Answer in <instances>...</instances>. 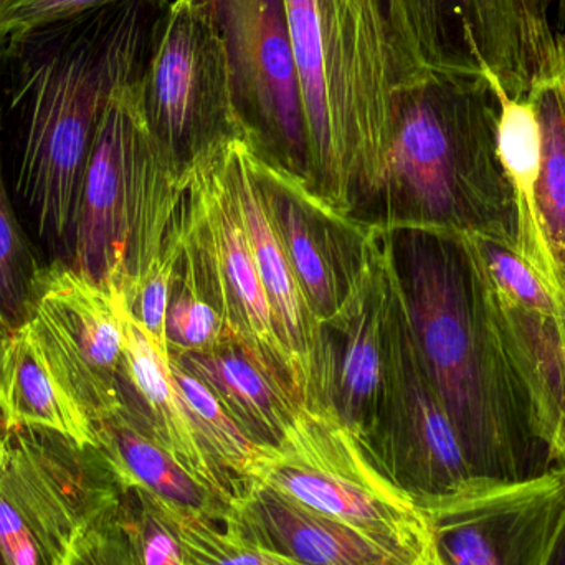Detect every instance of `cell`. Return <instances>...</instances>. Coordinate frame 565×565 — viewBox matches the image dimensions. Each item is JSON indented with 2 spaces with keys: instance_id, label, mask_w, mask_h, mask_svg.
<instances>
[{
  "instance_id": "obj_28",
  "label": "cell",
  "mask_w": 565,
  "mask_h": 565,
  "mask_svg": "<svg viewBox=\"0 0 565 565\" xmlns=\"http://www.w3.org/2000/svg\"><path fill=\"white\" fill-rule=\"evenodd\" d=\"M169 365L209 454L234 481L241 493V501L244 500L254 487L252 468L260 445L254 444L244 434L234 418L227 414L224 405L215 397L214 392L201 379L185 371L171 355H169Z\"/></svg>"
},
{
  "instance_id": "obj_11",
  "label": "cell",
  "mask_w": 565,
  "mask_h": 565,
  "mask_svg": "<svg viewBox=\"0 0 565 565\" xmlns=\"http://www.w3.org/2000/svg\"><path fill=\"white\" fill-rule=\"evenodd\" d=\"M234 73L238 111L257 145L301 175L306 139L285 0H209Z\"/></svg>"
},
{
  "instance_id": "obj_27",
  "label": "cell",
  "mask_w": 565,
  "mask_h": 565,
  "mask_svg": "<svg viewBox=\"0 0 565 565\" xmlns=\"http://www.w3.org/2000/svg\"><path fill=\"white\" fill-rule=\"evenodd\" d=\"M46 267L20 224L7 189L0 111V312L12 328H22L32 318Z\"/></svg>"
},
{
  "instance_id": "obj_40",
  "label": "cell",
  "mask_w": 565,
  "mask_h": 565,
  "mask_svg": "<svg viewBox=\"0 0 565 565\" xmlns=\"http://www.w3.org/2000/svg\"><path fill=\"white\" fill-rule=\"evenodd\" d=\"M0 565H3V564H2V561H0Z\"/></svg>"
},
{
  "instance_id": "obj_26",
  "label": "cell",
  "mask_w": 565,
  "mask_h": 565,
  "mask_svg": "<svg viewBox=\"0 0 565 565\" xmlns=\"http://www.w3.org/2000/svg\"><path fill=\"white\" fill-rule=\"evenodd\" d=\"M152 497L181 544L185 565H302L248 537L234 516L218 523L191 508Z\"/></svg>"
},
{
  "instance_id": "obj_37",
  "label": "cell",
  "mask_w": 565,
  "mask_h": 565,
  "mask_svg": "<svg viewBox=\"0 0 565 565\" xmlns=\"http://www.w3.org/2000/svg\"><path fill=\"white\" fill-rule=\"evenodd\" d=\"M19 2L20 0H0V20H2L3 15H6V13Z\"/></svg>"
},
{
  "instance_id": "obj_23",
  "label": "cell",
  "mask_w": 565,
  "mask_h": 565,
  "mask_svg": "<svg viewBox=\"0 0 565 565\" xmlns=\"http://www.w3.org/2000/svg\"><path fill=\"white\" fill-rule=\"evenodd\" d=\"M504 341L530 391L537 434L554 468L565 470V316H550L507 302Z\"/></svg>"
},
{
  "instance_id": "obj_1",
  "label": "cell",
  "mask_w": 565,
  "mask_h": 565,
  "mask_svg": "<svg viewBox=\"0 0 565 565\" xmlns=\"http://www.w3.org/2000/svg\"><path fill=\"white\" fill-rule=\"evenodd\" d=\"M146 0L89 10L7 40L0 109L19 131L17 195L40 238L72 255L83 179L96 128L119 83L145 68Z\"/></svg>"
},
{
  "instance_id": "obj_36",
  "label": "cell",
  "mask_w": 565,
  "mask_h": 565,
  "mask_svg": "<svg viewBox=\"0 0 565 565\" xmlns=\"http://www.w3.org/2000/svg\"><path fill=\"white\" fill-rule=\"evenodd\" d=\"M551 565H565V533L563 540H561L559 547H557L553 564Z\"/></svg>"
},
{
  "instance_id": "obj_4",
  "label": "cell",
  "mask_w": 565,
  "mask_h": 565,
  "mask_svg": "<svg viewBox=\"0 0 565 565\" xmlns=\"http://www.w3.org/2000/svg\"><path fill=\"white\" fill-rule=\"evenodd\" d=\"M142 70L116 86L99 119L66 262L125 298L164 250L181 205L182 166L149 125Z\"/></svg>"
},
{
  "instance_id": "obj_5",
  "label": "cell",
  "mask_w": 565,
  "mask_h": 565,
  "mask_svg": "<svg viewBox=\"0 0 565 565\" xmlns=\"http://www.w3.org/2000/svg\"><path fill=\"white\" fill-rule=\"evenodd\" d=\"M252 484H264L415 561H440L430 518L365 450L332 407L302 404L280 440L258 447Z\"/></svg>"
},
{
  "instance_id": "obj_30",
  "label": "cell",
  "mask_w": 565,
  "mask_h": 565,
  "mask_svg": "<svg viewBox=\"0 0 565 565\" xmlns=\"http://www.w3.org/2000/svg\"><path fill=\"white\" fill-rule=\"evenodd\" d=\"M169 351H202L227 338V326L217 309L205 299L198 281L179 255L172 280L168 321Z\"/></svg>"
},
{
  "instance_id": "obj_14",
  "label": "cell",
  "mask_w": 565,
  "mask_h": 565,
  "mask_svg": "<svg viewBox=\"0 0 565 565\" xmlns=\"http://www.w3.org/2000/svg\"><path fill=\"white\" fill-rule=\"evenodd\" d=\"M255 172L268 215L311 306L328 324L358 274L369 225L326 204L302 175L268 159L260 146Z\"/></svg>"
},
{
  "instance_id": "obj_33",
  "label": "cell",
  "mask_w": 565,
  "mask_h": 565,
  "mask_svg": "<svg viewBox=\"0 0 565 565\" xmlns=\"http://www.w3.org/2000/svg\"><path fill=\"white\" fill-rule=\"evenodd\" d=\"M111 510L113 507L86 526L62 565H132Z\"/></svg>"
},
{
  "instance_id": "obj_3",
  "label": "cell",
  "mask_w": 565,
  "mask_h": 565,
  "mask_svg": "<svg viewBox=\"0 0 565 565\" xmlns=\"http://www.w3.org/2000/svg\"><path fill=\"white\" fill-rule=\"evenodd\" d=\"M500 95L481 76H430L395 89L385 156V228H435L520 255L516 194L498 145Z\"/></svg>"
},
{
  "instance_id": "obj_18",
  "label": "cell",
  "mask_w": 565,
  "mask_h": 565,
  "mask_svg": "<svg viewBox=\"0 0 565 565\" xmlns=\"http://www.w3.org/2000/svg\"><path fill=\"white\" fill-rule=\"evenodd\" d=\"M252 540L302 565H435L415 563L264 484H254L234 510Z\"/></svg>"
},
{
  "instance_id": "obj_39",
  "label": "cell",
  "mask_w": 565,
  "mask_h": 565,
  "mask_svg": "<svg viewBox=\"0 0 565 565\" xmlns=\"http://www.w3.org/2000/svg\"><path fill=\"white\" fill-rule=\"evenodd\" d=\"M435 565H444V564H441V561H440V563H438V564H435Z\"/></svg>"
},
{
  "instance_id": "obj_16",
  "label": "cell",
  "mask_w": 565,
  "mask_h": 565,
  "mask_svg": "<svg viewBox=\"0 0 565 565\" xmlns=\"http://www.w3.org/2000/svg\"><path fill=\"white\" fill-rule=\"evenodd\" d=\"M344 56L355 191L375 198L394 122V49L384 0H324Z\"/></svg>"
},
{
  "instance_id": "obj_12",
  "label": "cell",
  "mask_w": 565,
  "mask_h": 565,
  "mask_svg": "<svg viewBox=\"0 0 565 565\" xmlns=\"http://www.w3.org/2000/svg\"><path fill=\"white\" fill-rule=\"evenodd\" d=\"M55 348L95 427L125 402V296L76 274L46 267L32 318Z\"/></svg>"
},
{
  "instance_id": "obj_24",
  "label": "cell",
  "mask_w": 565,
  "mask_h": 565,
  "mask_svg": "<svg viewBox=\"0 0 565 565\" xmlns=\"http://www.w3.org/2000/svg\"><path fill=\"white\" fill-rule=\"evenodd\" d=\"M96 440L122 487L145 488L169 503L191 508L218 523H228L234 516L228 504L175 463L125 402L98 422Z\"/></svg>"
},
{
  "instance_id": "obj_19",
  "label": "cell",
  "mask_w": 565,
  "mask_h": 565,
  "mask_svg": "<svg viewBox=\"0 0 565 565\" xmlns=\"http://www.w3.org/2000/svg\"><path fill=\"white\" fill-rule=\"evenodd\" d=\"M185 371L201 379L254 444L275 445L298 414L301 402L275 377L244 342L228 334L202 351H169Z\"/></svg>"
},
{
  "instance_id": "obj_7",
  "label": "cell",
  "mask_w": 565,
  "mask_h": 565,
  "mask_svg": "<svg viewBox=\"0 0 565 565\" xmlns=\"http://www.w3.org/2000/svg\"><path fill=\"white\" fill-rule=\"evenodd\" d=\"M118 493V478L98 447L45 428L10 427L0 444V561L62 565Z\"/></svg>"
},
{
  "instance_id": "obj_31",
  "label": "cell",
  "mask_w": 565,
  "mask_h": 565,
  "mask_svg": "<svg viewBox=\"0 0 565 565\" xmlns=\"http://www.w3.org/2000/svg\"><path fill=\"white\" fill-rule=\"evenodd\" d=\"M470 241L473 242L491 280L508 298L543 315L565 316L561 299L520 255L483 238L470 237Z\"/></svg>"
},
{
  "instance_id": "obj_17",
  "label": "cell",
  "mask_w": 565,
  "mask_h": 565,
  "mask_svg": "<svg viewBox=\"0 0 565 565\" xmlns=\"http://www.w3.org/2000/svg\"><path fill=\"white\" fill-rule=\"evenodd\" d=\"M125 404L175 463L235 510L241 493L209 454L164 354L129 311L125 299Z\"/></svg>"
},
{
  "instance_id": "obj_29",
  "label": "cell",
  "mask_w": 565,
  "mask_h": 565,
  "mask_svg": "<svg viewBox=\"0 0 565 565\" xmlns=\"http://www.w3.org/2000/svg\"><path fill=\"white\" fill-rule=\"evenodd\" d=\"M111 514L132 565H185L181 544L159 513L151 491L119 484Z\"/></svg>"
},
{
  "instance_id": "obj_2",
  "label": "cell",
  "mask_w": 565,
  "mask_h": 565,
  "mask_svg": "<svg viewBox=\"0 0 565 565\" xmlns=\"http://www.w3.org/2000/svg\"><path fill=\"white\" fill-rule=\"evenodd\" d=\"M388 231L418 352L478 477L546 473L553 461L473 242L435 228Z\"/></svg>"
},
{
  "instance_id": "obj_25",
  "label": "cell",
  "mask_w": 565,
  "mask_h": 565,
  "mask_svg": "<svg viewBox=\"0 0 565 565\" xmlns=\"http://www.w3.org/2000/svg\"><path fill=\"white\" fill-rule=\"evenodd\" d=\"M497 89L501 105L498 145L501 161L516 194L520 212V257L550 286L546 262L541 252L533 217V188L541 154L540 125L527 99H510L500 88Z\"/></svg>"
},
{
  "instance_id": "obj_38",
  "label": "cell",
  "mask_w": 565,
  "mask_h": 565,
  "mask_svg": "<svg viewBox=\"0 0 565 565\" xmlns=\"http://www.w3.org/2000/svg\"><path fill=\"white\" fill-rule=\"evenodd\" d=\"M7 431H9V424H7L6 415H3L2 408H0V444L6 438Z\"/></svg>"
},
{
  "instance_id": "obj_13",
  "label": "cell",
  "mask_w": 565,
  "mask_h": 565,
  "mask_svg": "<svg viewBox=\"0 0 565 565\" xmlns=\"http://www.w3.org/2000/svg\"><path fill=\"white\" fill-rule=\"evenodd\" d=\"M257 148L250 132L222 139V154L241 202L252 254L288 358L296 397L311 407H329L331 349L328 334L312 315L268 215L255 172Z\"/></svg>"
},
{
  "instance_id": "obj_22",
  "label": "cell",
  "mask_w": 565,
  "mask_h": 565,
  "mask_svg": "<svg viewBox=\"0 0 565 565\" xmlns=\"http://www.w3.org/2000/svg\"><path fill=\"white\" fill-rule=\"evenodd\" d=\"M540 125L541 154L533 217L554 295L565 298V39L527 93Z\"/></svg>"
},
{
  "instance_id": "obj_35",
  "label": "cell",
  "mask_w": 565,
  "mask_h": 565,
  "mask_svg": "<svg viewBox=\"0 0 565 565\" xmlns=\"http://www.w3.org/2000/svg\"><path fill=\"white\" fill-rule=\"evenodd\" d=\"M550 13L554 32L565 39V0H550Z\"/></svg>"
},
{
  "instance_id": "obj_15",
  "label": "cell",
  "mask_w": 565,
  "mask_h": 565,
  "mask_svg": "<svg viewBox=\"0 0 565 565\" xmlns=\"http://www.w3.org/2000/svg\"><path fill=\"white\" fill-rule=\"evenodd\" d=\"M369 454L415 500L454 493L477 480L450 414L411 329L394 407Z\"/></svg>"
},
{
  "instance_id": "obj_21",
  "label": "cell",
  "mask_w": 565,
  "mask_h": 565,
  "mask_svg": "<svg viewBox=\"0 0 565 565\" xmlns=\"http://www.w3.org/2000/svg\"><path fill=\"white\" fill-rule=\"evenodd\" d=\"M285 10L305 126L306 166L315 178L311 189L342 212L332 136L331 42L321 0H285Z\"/></svg>"
},
{
  "instance_id": "obj_8",
  "label": "cell",
  "mask_w": 565,
  "mask_h": 565,
  "mask_svg": "<svg viewBox=\"0 0 565 565\" xmlns=\"http://www.w3.org/2000/svg\"><path fill=\"white\" fill-rule=\"evenodd\" d=\"M324 328L329 405L369 451L394 407L412 329L388 228L369 225L358 274Z\"/></svg>"
},
{
  "instance_id": "obj_10",
  "label": "cell",
  "mask_w": 565,
  "mask_h": 565,
  "mask_svg": "<svg viewBox=\"0 0 565 565\" xmlns=\"http://www.w3.org/2000/svg\"><path fill=\"white\" fill-rule=\"evenodd\" d=\"M417 503L444 565H551L565 533V470L518 481L477 478Z\"/></svg>"
},
{
  "instance_id": "obj_9",
  "label": "cell",
  "mask_w": 565,
  "mask_h": 565,
  "mask_svg": "<svg viewBox=\"0 0 565 565\" xmlns=\"http://www.w3.org/2000/svg\"><path fill=\"white\" fill-rule=\"evenodd\" d=\"M141 86L149 125L181 166L218 139L250 132L209 0L169 3L156 22Z\"/></svg>"
},
{
  "instance_id": "obj_20",
  "label": "cell",
  "mask_w": 565,
  "mask_h": 565,
  "mask_svg": "<svg viewBox=\"0 0 565 565\" xmlns=\"http://www.w3.org/2000/svg\"><path fill=\"white\" fill-rule=\"evenodd\" d=\"M3 415L9 428H45L82 447L98 445L92 415L52 342L33 319L15 332Z\"/></svg>"
},
{
  "instance_id": "obj_32",
  "label": "cell",
  "mask_w": 565,
  "mask_h": 565,
  "mask_svg": "<svg viewBox=\"0 0 565 565\" xmlns=\"http://www.w3.org/2000/svg\"><path fill=\"white\" fill-rule=\"evenodd\" d=\"M121 2H132V0H20L0 20V50L6 45L7 40L30 30ZM146 2L164 7L168 6L169 0H146Z\"/></svg>"
},
{
  "instance_id": "obj_34",
  "label": "cell",
  "mask_w": 565,
  "mask_h": 565,
  "mask_svg": "<svg viewBox=\"0 0 565 565\" xmlns=\"http://www.w3.org/2000/svg\"><path fill=\"white\" fill-rule=\"evenodd\" d=\"M15 332L17 329L12 328L0 312V408L2 412L7 401V391H9L10 362H12Z\"/></svg>"
},
{
  "instance_id": "obj_6",
  "label": "cell",
  "mask_w": 565,
  "mask_h": 565,
  "mask_svg": "<svg viewBox=\"0 0 565 565\" xmlns=\"http://www.w3.org/2000/svg\"><path fill=\"white\" fill-rule=\"evenodd\" d=\"M397 88L430 76H481L526 99L557 46L550 0H384ZM395 88V89H397Z\"/></svg>"
}]
</instances>
